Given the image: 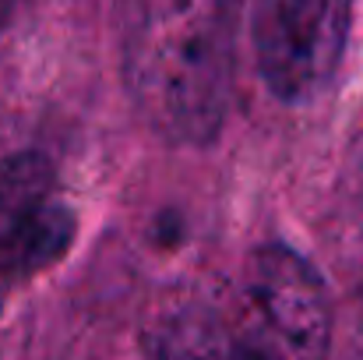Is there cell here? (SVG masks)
Wrapping results in <instances>:
<instances>
[{
	"instance_id": "6da1fadb",
	"label": "cell",
	"mask_w": 363,
	"mask_h": 360,
	"mask_svg": "<svg viewBox=\"0 0 363 360\" xmlns=\"http://www.w3.org/2000/svg\"><path fill=\"white\" fill-rule=\"evenodd\" d=\"M233 0H121L127 92L169 141L219 138L233 103Z\"/></svg>"
},
{
	"instance_id": "7a4b0ae2",
	"label": "cell",
	"mask_w": 363,
	"mask_h": 360,
	"mask_svg": "<svg viewBox=\"0 0 363 360\" xmlns=\"http://www.w3.org/2000/svg\"><path fill=\"white\" fill-rule=\"evenodd\" d=\"M223 297L240 360H328L332 297L300 251L282 244L250 251Z\"/></svg>"
},
{
	"instance_id": "3957f363",
	"label": "cell",
	"mask_w": 363,
	"mask_h": 360,
	"mask_svg": "<svg viewBox=\"0 0 363 360\" xmlns=\"http://www.w3.org/2000/svg\"><path fill=\"white\" fill-rule=\"evenodd\" d=\"M357 0H250L247 28L268 92L289 107L325 96L342 67Z\"/></svg>"
},
{
	"instance_id": "277c9868",
	"label": "cell",
	"mask_w": 363,
	"mask_h": 360,
	"mask_svg": "<svg viewBox=\"0 0 363 360\" xmlns=\"http://www.w3.org/2000/svg\"><path fill=\"white\" fill-rule=\"evenodd\" d=\"M78 216L60 173L39 152L0 156V315L71 247Z\"/></svg>"
},
{
	"instance_id": "5b68a950",
	"label": "cell",
	"mask_w": 363,
	"mask_h": 360,
	"mask_svg": "<svg viewBox=\"0 0 363 360\" xmlns=\"http://www.w3.org/2000/svg\"><path fill=\"white\" fill-rule=\"evenodd\" d=\"M145 360H240L226 297H194L169 307L145 339Z\"/></svg>"
},
{
	"instance_id": "8992f818",
	"label": "cell",
	"mask_w": 363,
	"mask_h": 360,
	"mask_svg": "<svg viewBox=\"0 0 363 360\" xmlns=\"http://www.w3.org/2000/svg\"><path fill=\"white\" fill-rule=\"evenodd\" d=\"M346 360H363V304L357 311V322H353V336H350V357Z\"/></svg>"
}]
</instances>
